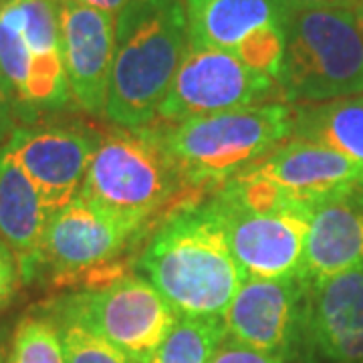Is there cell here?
<instances>
[{
	"label": "cell",
	"mask_w": 363,
	"mask_h": 363,
	"mask_svg": "<svg viewBox=\"0 0 363 363\" xmlns=\"http://www.w3.org/2000/svg\"><path fill=\"white\" fill-rule=\"evenodd\" d=\"M140 269L180 317H224L247 279L218 196L169 212L143 248Z\"/></svg>",
	"instance_id": "cell-1"
},
{
	"label": "cell",
	"mask_w": 363,
	"mask_h": 363,
	"mask_svg": "<svg viewBox=\"0 0 363 363\" xmlns=\"http://www.w3.org/2000/svg\"><path fill=\"white\" fill-rule=\"evenodd\" d=\"M188 43L182 0H130L116 16V57L105 116L128 130L150 125Z\"/></svg>",
	"instance_id": "cell-2"
},
{
	"label": "cell",
	"mask_w": 363,
	"mask_h": 363,
	"mask_svg": "<svg viewBox=\"0 0 363 363\" xmlns=\"http://www.w3.org/2000/svg\"><path fill=\"white\" fill-rule=\"evenodd\" d=\"M295 105L242 107L192 117L162 130L164 143L186 188H222L242 169L293 138Z\"/></svg>",
	"instance_id": "cell-3"
},
{
	"label": "cell",
	"mask_w": 363,
	"mask_h": 363,
	"mask_svg": "<svg viewBox=\"0 0 363 363\" xmlns=\"http://www.w3.org/2000/svg\"><path fill=\"white\" fill-rule=\"evenodd\" d=\"M277 85L289 101L309 104L363 93V37L353 11L327 6L289 14Z\"/></svg>",
	"instance_id": "cell-4"
},
{
	"label": "cell",
	"mask_w": 363,
	"mask_h": 363,
	"mask_svg": "<svg viewBox=\"0 0 363 363\" xmlns=\"http://www.w3.org/2000/svg\"><path fill=\"white\" fill-rule=\"evenodd\" d=\"M186 188L162 130L119 128L105 133L79 196L111 214L147 224Z\"/></svg>",
	"instance_id": "cell-5"
},
{
	"label": "cell",
	"mask_w": 363,
	"mask_h": 363,
	"mask_svg": "<svg viewBox=\"0 0 363 363\" xmlns=\"http://www.w3.org/2000/svg\"><path fill=\"white\" fill-rule=\"evenodd\" d=\"M52 323H77L99 335L135 363H147L180 315L142 277H121L99 289H83L52 301Z\"/></svg>",
	"instance_id": "cell-6"
},
{
	"label": "cell",
	"mask_w": 363,
	"mask_h": 363,
	"mask_svg": "<svg viewBox=\"0 0 363 363\" xmlns=\"http://www.w3.org/2000/svg\"><path fill=\"white\" fill-rule=\"evenodd\" d=\"M143 226L95 206L83 196L51 214L45 233L37 277L49 272L59 286L99 289L121 277L109 271L111 260L142 233Z\"/></svg>",
	"instance_id": "cell-7"
},
{
	"label": "cell",
	"mask_w": 363,
	"mask_h": 363,
	"mask_svg": "<svg viewBox=\"0 0 363 363\" xmlns=\"http://www.w3.org/2000/svg\"><path fill=\"white\" fill-rule=\"evenodd\" d=\"M274 93H281L274 79L242 63L233 52L188 43L157 117L176 125L192 117L269 104Z\"/></svg>",
	"instance_id": "cell-8"
},
{
	"label": "cell",
	"mask_w": 363,
	"mask_h": 363,
	"mask_svg": "<svg viewBox=\"0 0 363 363\" xmlns=\"http://www.w3.org/2000/svg\"><path fill=\"white\" fill-rule=\"evenodd\" d=\"M230 248L247 279H297L303 267L305 242L313 208L285 204L252 210L218 192Z\"/></svg>",
	"instance_id": "cell-9"
},
{
	"label": "cell",
	"mask_w": 363,
	"mask_h": 363,
	"mask_svg": "<svg viewBox=\"0 0 363 363\" xmlns=\"http://www.w3.org/2000/svg\"><path fill=\"white\" fill-rule=\"evenodd\" d=\"M307 285L301 279H245L224 313L226 337L289 359L303 345Z\"/></svg>",
	"instance_id": "cell-10"
},
{
	"label": "cell",
	"mask_w": 363,
	"mask_h": 363,
	"mask_svg": "<svg viewBox=\"0 0 363 363\" xmlns=\"http://www.w3.org/2000/svg\"><path fill=\"white\" fill-rule=\"evenodd\" d=\"M97 143L87 131L55 125L16 128L4 145L55 214L79 196Z\"/></svg>",
	"instance_id": "cell-11"
},
{
	"label": "cell",
	"mask_w": 363,
	"mask_h": 363,
	"mask_svg": "<svg viewBox=\"0 0 363 363\" xmlns=\"http://www.w3.org/2000/svg\"><path fill=\"white\" fill-rule=\"evenodd\" d=\"M61 51L73 99L91 116H105L116 57V16L75 0H61Z\"/></svg>",
	"instance_id": "cell-12"
},
{
	"label": "cell",
	"mask_w": 363,
	"mask_h": 363,
	"mask_svg": "<svg viewBox=\"0 0 363 363\" xmlns=\"http://www.w3.org/2000/svg\"><path fill=\"white\" fill-rule=\"evenodd\" d=\"M303 345L327 363H363V269L307 285Z\"/></svg>",
	"instance_id": "cell-13"
},
{
	"label": "cell",
	"mask_w": 363,
	"mask_h": 363,
	"mask_svg": "<svg viewBox=\"0 0 363 363\" xmlns=\"http://www.w3.org/2000/svg\"><path fill=\"white\" fill-rule=\"evenodd\" d=\"M240 176L271 182L295 202L315 210L327 196L362 182L363 166L323 145L289 140Z\"/></svg>",
	"instance_id": "cell-14"
},
{
	"label": "cell",
	"mask_w": 363,
	"mask_h": 363,
	"mask_svg": "<svg viewBox=\"0 0 363 363\" xmlns=\"http://www.w3.org/2000/svg\"><path fill=\"white\" fill-rule=\"evenodd\" d=\"M355 269H363V180L315 206L298 279L313 285Z\"/></svg>",
	"instance_id": "cell-15"
},
{
	"label": "cell",
	"mask_w": 363,
	"mask_h": 363,
	"mask_svg": "<svg viewBox=\"0 0 363 363\" xmlns=\"http://www.w3.org/2000/svg\"><path fill=\"white\" fill-rule=\"evenodd\" d=\"M49 220L51 212L37 186L6 145H0V240L14 252L25 283L37 277Z\"/></svg>",
	"instance_id": "cell-16"
},
{
	"label": "cell",
	"mask_w": 363,
	"mask_h": 363,
	"mask_svg": "<svg viewBox=\"0 0 363 363\" xmlns=\"http://www.w3.org/2000/svg\"><path fill=\"white\" fill-rule=\"evenodd\" d=\"M188 39L196 47L233 52L264 26L285 25V0H192L186 2Z\"/></svg>",
	"instance_id": "cell-17"
},
{
	"label": "cell",
	"mask_w": 363,
	"mask_h": 363,
	"mask_svg": "<svg viewBox=\"0 0 363 363\" xmlns=\"http://www.w3.org/2000/svg\"><path fill=\"white\" fill-rule=\"evenodd\" d=\"M291 140L323 145L363 166V95L295 105Z\"/></svg>",
	"instance_id": "cell-18"
},
{
	"label": "cell",
	"mask_w": 363,
	"mask_h": 363,
	"mask_svg": "<svg viewBox=\"0 0 363 363\" xmlns=\"http://www.w3.org/2000/svg\"><path fill=\"white\" fill-rule=\"evenodd\" d=\"M224 339L222 317H180L147 363H212Z\"/></svg>",
	"instance_id": "cell-19"
},
{
	"label": "cell",
	"mask_w": 363,
	"mask_h": 363,
	"mask_svg": "<svg viewBox=\"0 0 363 363\" xmlns=\"http://www.w3.org/2000/svg\"><path fill=\"white\" fill-rule=\"evenodd\" d=\"M30 75V51L23 35V14L16 0H0V79L21 107Z\"/></svg>",
	"instance_id": "cell-20"
},
{
	"label": "cell",
	"mask_w": 363,
	"mask_h": 363,
	"mask_svg": "<svg viewBox=\"0 0 363 363\" xmlns=\"http://www.w3.org/2000/svg\"><path fill=\"white\" fill-rule=\"evenodd\" d=\"M9 363H67L57 325L47 317H25L14 327Z\"/></svg>",
	"instance_id": "cell-21"
},
{
	"label": "cell",
	"mask_w": 363,
	"mask_h": 363,
	"mask_svg": "<svg viewBox=\"0 0 363 363\" xmlns=\"http://www.w3.org/2000/svg\"><path fill=\"white\" fill-rule=\"evenodd\" d=\"M67 363H135L116 345L77 323H55Z\"/></svg>",
	"instance_id": "cell-22"
},
{
	"label": "cell",
	"mask_w": 363,
	"mask_h": 363,
	"mask_svg": "<svg viewBox=\"0 0 363 363\" xmlns=\"http://www.w3.org/2000/svg\"><path fill=\"white\" fill-rule=\"evenodd\" d=\"M283 52H285V25H277L264 26L252 33L234 51V55L248 67L277 81L279 69L283 63Z\"/></svg>",
	"instance_id": "cell-23"
},
{
	"label": "cell",
	"mask_w": 363,
	"mask_h": 363,
	"mask_svg": "<svg viewBox=\"0 0 363 363\" xmlns=\"http://www.w3.org/2000/svg\"><path fill=\"white\" fill-rule=\"evenodd\" d=\"M212 363H286V357L252 350L248 345H242L238 341L226 337L214 353Z\"/></svg>",
	"instance_id": "cell-24"
},
{
	"label": "cell",
	"mask_w": 363,
	"mask_h": 363,
	"mask_svg": "<svg viewBox=\"0 0 363 363\" xmlns=\"http://www.w3.org/2000/svg\"><path fill=\"white\" fill-rule=\"evenodd\" d=\"M23 281L21 267L11 247L0 240V309H4L14 297L18 283Z\"/></svg>",
	"instance_id": "cell-25"
},
{
	"label": "cell",
	"mask_w": 363,
	"mask_h": 363,
	"mask_svg": "<svg viewBox=\"0 0 363 363\" xmlns=\"http://www.w3.org/2000/svg\"><path fill=\"white\" fill-rule=\"evenodd\" d=\"M14 117H16V104L9 95V91L0 85V145H4L11 133L16 130Z\"/></svg>",
	"instance_id": "cell-26"
},
{
	"label": "cell",
	"mask_w": 363,
	"mask_h": 363,
	"mask_svg": "<svg viewBox=\"0 0 363 363\" xmlns=\"http://www.w3.org/2000/svg\"><path fill=\"white\" fill-rule=\"evenodd\" d=\"M291 13L295 11H305V9H327V6H339V9H350L355 11L353 0H285Z\"/></svg>",
	"instance_id": "cell-27"
},
{
	"label": "cell",
	"mask_w": 363,
	"mask_h": 363,
	"mask_svg": "<svg viewBox=\"0 0 363 363\" xmlns=\"http://www.w3.org/2000/svg\"><path fill=\"white\" fill-rule=\"evenodd\" d=\"M79 4H85V6H91V9H97L101 13L107 14H117L121 13V9L130 2V0H75Z\"/></svg>",
	"instance_id": "cell-28"
},
{
	"label": "cell",
	"mask_w": 363,
	"mask_h": 363,
	"mask_svg": "<svg viewBox=\"0 0 363 363\" xmlns=\"http://www.w3.org/2000/svg\"><path fill=\"white\" fill-rule=\"evenodd\" d=\"M9 345L11 339H6L4 329H0V363H9Z\"/></svg>",
	"instance_id": "cell-29"
},
{
	"label": "cell",
	"mask_w": 363,
	"mask_h": 363,
	"mask_svg": "<svg viewBox=\"0 0 363 363\" xmlns=\"http://www.w3.org/2000/svg\"><path fill=\"white\" fill-rule=\"evenodd\" d=\"M353 14H355V23H357V28H359V33H362L363 37V2L353 11Z\"/></svg>",
	"instance_id": "cell-30"
},
{
	"label": "cell",
	"mask_w": 363,
	"mask_h": 363,
	"mask_svg": "<svg viewBox=\"0 0 363 363\" xmlns=\"http://www.w3.org/2000/svg\"><path fill=\"white\" fill-rule=\"evenodd\" d=\"M353 2H355V9H357V6H359V4H362L363 0H353Z\"/></svg>",
	"instance_id": "cell-31"
},
{
	"label": "cell",
	"mask_w": 363,
	"mask_h": 363,
	"mask_svg": "<svg viewBox=\"0 0 363 363\" xmlns=\"http://www.w3.org/2000/svg\"><path fill=\"white\" fill-rule=\"evenodd\" d=\"M182 2H184V4H186V2H192V0H182Z\"/></svg>",
	"instance_id": "cell-32"
},
{
	"label": "cell",
	"mask_w": 363,
	"mask_h": 363,
	"mask_svg": "<svg viewBox=\"0 0 363 363\" xmlns=\"http://www.w3.org/2000/svg\"><path fill=\"white\" fill-rule=\"evenodd\" d=\"M0 85H2V79H0ZM2 87H4V85H2Z\"/></svg>",
	"instance_id": "cell-33"
}]
</instances>
